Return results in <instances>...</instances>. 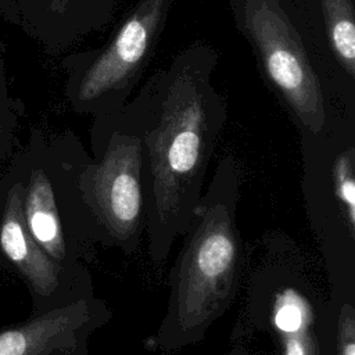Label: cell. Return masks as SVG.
Masks as SVG:
<instances>
[{
    "instance_id": "obj_8",
    "label": "cell",
    "mask_w": 355,
    "mask_h": 355,
    "mask_svg": "<svg viewBox=\"0 0 355 355\" xmlns=\"http://www.w3.org/2000/svg\"><path fill=\"white\" fill-rule=\"evenodd\" d=\"M324 36L333 61L355 80V11L352 0H319Z\"/></svg>"
},
{
    "instance_id": "obj_11",
    "label": "cell",
    "mask_w": 355,
    "mask_h": 355,
    "mask_svg": "<svg viewBox=\"0 0 355 355\" xmlns=\"http://www.w3.org/2000/svg\"><path fill=\"white\" fill-rule=\"evenodd\" d=\"M225 355H259V354H257L240 344H232L230 349Z\"/></svg>"
},
{
    "instance_id": "obj_3",
    "label": "cell",
    "mask_w": 355,
    "mask_h": 355,
    "mask_svg": "<svg viewBox=\"0 0 355 355\" xmlns=\"http://www.w3.org/2000/svg\"><path fill=\"white\" fill-rule=\"evenodd\" d=\"M92 157L79 178V245L135 255L146 233L144 150L137 116L126 103L93 119Z\"/></svg>"
},
{
    "instance_id": "obj_10",
    "label": "cell",
    "mask_w": 355,
    "mask_h": 355,
    "mask_svg": "<svg viewBox=\"0 0 355 355\" xmlns=\"http://www.w3.org/2000/svg\"><path fill=\"white\" fill-rule=\"evenodd\" d=\"M336 355H355V304L341 302L336 312Z\"/></svg>"
},
{
    "instance_id": "obj_7",
    "label": "cell",
    "mask_w": 355,
    "mask_h": 355,
    "mask_svg": "<svg viewBox=\"0 0 355 355\" xmlns=\"http://www.w3.org/2000/svg\"><path fill=\"white\" fill-rule=\"evenodd\" d=\"M24 218L35 243L64 270L73 275L87 273L80 262L82 252L65 232L55 193V180L44 168H35L29 175L24 196Z\"/></svg>"
},
{
    "instance_id": "obj_2",
    "label": "cell",
    "mask_w": 355,
    "mask_h": 355,
    "mask_svg": "<svg viewBox=\"0 0 355 355\" xmlns=\"http://www.w3.org/2000/svg\"><path fill=\"white\" fill-rule=\"evenodd\" d=\"M241 184L239 161L222 157L183 234L164 316L144 340L147 351L172 354L201 343L233 305L245 261L236 219Z\"/></svg>"
},
{
    "instance_id": "obj_9",
    "label": "cell",
    "mask_w": 355,
    "mask_h": 355,
    "mask_svg": "<svg viewBox=\"0 0 355 355\" xmlns=\"http://www.w3.org/2000/svg\"><path fill=\"white\" fill-rule=\"evenodd\" d=\"M119 0H53L57 14L71 19L75 36L96 33L111 24Z\"/></svg>"
},
{
    "instance_id": "obj_6",
    "label": "cell",
    "mask_w": 355,
    "mask_h": 355,
    "mask_svg": "<svg viewBox=\"0 0 355 355\" xmlns=\"http://www.w3.org/2000/svg\"><path fill=\"white\" fill-rule=\"evenodd\" d=\"M175 0H137L97 49L73 61L68 96L73 107L98 118L121 111L155 53Z\"/></svg>"
},
{
    "instance_id": "obj_1",
    "label": "cell",
    "mask_w": 355,
    "mask_h": 355,
    "mask_svg": "<svg viewBox=\"0 0 355 355\" xmlns=\"http://www.w3.org/2000/svg\"><path fill=\"white\" fill-rule=\"evenodd\" d=\"M218 61L215 47L193 42L128 101L141 130L146 234L154 265L164 263L186 233L225 128L226 101L214 83Z\"/></svg>"
},
{
    "instance_id": "obj_5",
    "label": "cell",
    "mask_w": 355,
    "mask_h": 355,
    "mask_svg": "<svg viewBox=\"0 0 355 355\" xmlns=\"http://www.w3.org/2000/svg\"><path fill=\"white\" fill-rule=\"evenodd\" d=\"M230 10L265 85L298 133L322 130L333 108L293 0H230Z\"/></svg>"
},
{
    "instance_id": "obj_4",
    "label": "cell",
    "mask_w": 355,
    "mask_h": 355,
    "mask_svg": "<svg viewBox=\"0 0 355 355\" xmlns=\"http://www.w3.org/2000/svg\"><path fill=\"white\" fill-rule=\"evenodd\" d=\"M301 193L324 261L330 298L355 302V119L331 110L322 130L300 135Z\"/></svg>"
}]
</instances>
